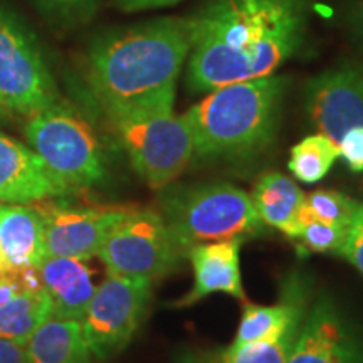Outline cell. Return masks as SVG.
<instances>
[{
  "instance_id": "obj_20",
  "label": "cell",
  "mask_w": 363,
  "mask_h": 363,
  "mask_svg": "<svg viewBox=\"0 0 363 363\" xmlns=\"http://www.w3.org/2000/svg\"><path fill=\"white\" fill-rule=\"evenodd\" d=\"M306 315V313H305ZM305 316L294 320L279 337L244 347H224L214 350H190L180 353L177 363H286L301 330Z\"/></svg>"
},
{
  "instance_id": "obj_9",
  "label": "cell",
  "mask_w": 363,
  "mask_h": 363,
  "mask_svg": "<svg viewBox=\"0 0 363 363\" xmlns=\"http://www.w3.org/2000/svg\"><path fill=\"white\" fill-rule=\"evenodd\" d=\"M152 284L145 278L108 274L96 286L79 321L93 358L108 360L128 347L147 315Z\"/></svg>"
},
{
  "instance_id": "obj_13",
  "label": "cell",
  "mask_w": 363,
  "mask_h": 363,
  "mask_svg": "<svg viewBox=\"0 0 363 363\" xmlns=\"http://www.w3.org/2000/svg\"><path fill=\"white\" fill-rule=\"evenodd\" d=\"M72 192L33 148L0 133V202L34 206Z\"/></svg>"
},
{
  "instance_id": "obj_27",
  "label": "cell",
  "mask_w": 363,
  "mask_h": 363,
  "mask_svg": "<svg viewBox=\"0 0 363 363\" xmlns=\"http://www.w3.org/2000/svg\"><path fill=\"white\" fill-rule=\"evenodd\" d=\"M345 19L355 43L363 49V0H347Z\"/></svg>"
},
{
  "instance_id": "obj_7",
  "label": "cell",
  "mask_w": 363,
  "mask_h": 363,
  "mask_svg": "<svg viewBox=\"0 0 363 363\" xmlns=\"http://www.w3.org/2000/svg\"><path fill=\"white\" fill-rule=\"evenodd\" d=\"M0 101L21 116L52 106L59 99L54 76L38 40L11 12L0 7Z\"/></svg>"
},
{
  "instance_id": "obj_25",
  "label": "cell",
  "mask_w": 363,
  "mask_h": 363,
  "mask_svg": "<svg viewBox=\"0 0 363 363\" xmlns=\"http://www.w3.org/2000/svg\"><path fill=\"white\" fill-rule=\"evenodd\" d=\"M340 157L352 172H363V126L348 130L338 142Z\"/></svg>"
},
{
  "instance_id": "obj_10",
  "label": "cell",
  "mask_w": 363,
  "mask_h": 363,
  "mask_svg": "<svg viewBox=\"0 0 363 363\" xmlns=\"http://www.w3.org/2000/svg\"><path fill=\"white\" fill-rule=\"evenodd\" d=\"M305 106L318 133L337 145L348 130L363 126V62H342L311 78Z\"/></svg>"
},
{
  "instance_id": "obj_23",
  "label": "cell",
  "mask_w": 363,
  "mask_h": 363,
  "mask_svg": "<svg viewBox=\"0 0 363 363\" xmlns=\"http://www.w3.org/2000/svg\"><path fill=\"white\" fill-rule=\"evenodd\" d=\"M350 229L352 227L330 224V222L318 219L306 207L305 201L301 214H299V233L294 240H298L303 251L338 254L340 256Z\"/></svg>"
},
{
  "instance_id": "obj_17",
  "label": "cell",
  "mask_w": 363,
  "mask_h": 363,
  "mask_svg": "<svg viewBox=\"0 0 363 363\" xmlns=\"http://www.w3.org/2000/svg\"><path fill=\"white\" fill-rule=\"evenodd\" d=\"M306 299V284L301 279H289L284 284L283 296L278 305H246L230 347L238 348L279 337L294 320L305 316Z\"/></svg>"
},
{
  "instance_id": "obj_21",
  "label": "cell",
  "mask_w": 363,
  "mask_h": 363,
  "mask_svg": "<svg viewBox=\"0 0 363 363\" xmlns=\"http://www.w3.org/2000/svg\"><path fill=\"white\" fill-rule=\"evenodd\" d=\"M52 316V305L44 288L24 289L6 305H0V340L19 343L27 340Z\"/></svg>"
},
{
  "instance_id": "obj_31",
  "label": "cell",
  "mask_w": 363,
  "mask_h": 363,
  "mask_svg": "<svg viewBox=\"0 0 363 363\" xmlns=\"http://www.w3.org/2000/svg\"><path fill=\"white\" fill-rule=\"evenodd\" d=\"M353 225L362 227V229H363V202L358 203V211L355 214V220H353Z\"/></svg>"
},
{
  "instance_id": "obj_22",
  "label": "cell",
  "mask_w": 363,
  "mask_h": 363,
  "mask_svg": "<svg viewBox=\"0 0 363 363\" xmlns=\"http://www.w3.org/2000/svg\"><path fill=\"white\" fill-rule=\"evenodd\" d=\"M338 157V145L333 140L321 133L310 135L291 148L288 169L303 184H316L328 175Z\"/></svg>"
},
{
  "instance_id": "obj_8",
  "label": "cell",
  "mask_w": 363,
  "mask_h": 363,
  "mask_svg": "<svg viewBox=\"0 0 363 363\" xmlns=\"http://www.w3.org/2000/svg\"><path fill=\"white\" fill-rule=\"evenodd\" d=\"M108 274L155 281L179 266L184 254L165 220L153 211H126L98 251Z\"/></svg>"
},
{
  "instance_id": "obj_28",
  "label": "cell",
  "mask_w": 363,
  "mask_h": 363,
  "mask_svg": "<svg viewBox=\"0 0 363 363\" xmlns=\"http://www.w3.org/2000/svg\"><path fill=\"white\" fill-rule=\"evenodd\" d=\"M182 0H116V6L125 12L147 11V9H160L179 4Z\"/></svg>"
},
{
  "instance_id": "obj_29",
  "label": "cell",
  "mask_w": 363,
  "mask_h": 363,
  "mask_svg": "<svg viewBox=\"0 0 363 363\" xmlns=\"http://www.w3.org/2000/svg\"><path fill=\"white\" fill-rule=\"evenodd\" d=\"M0 363H27L24 347L19 343L0 340Z\"/></svg>"
},
{
  "instance_id": "obj_2",
  "label": "cell",
  "mask_w": 363,
  "mask_h": 363,
  "mask_svg": "<svg viewBox=\"0 0 363 363\" xmlns=\"http://www.w3.org/2000/svg\"><path fill=\"white\" fill-rule=\"evenodd\" d=\"M190 52V19L160 17L101 34L88 51V83L106 115L174 106Z\"/></svg>"
},
{
  "instance_id": "obj_26",
  "label": "cell",
  "mask_w": 363,
  "mask_h": 363,
  "mask_svg": "<svg viewBox=\"0 0 363 363\" xmlns=\"http://www.w3.org/2000/svg\"><path fill=\"white\" fill-rule=\"evenodd\" d=\"M340 256L345 257V259L350 262V264L355 266L357 269L363 274V229L362 227L352 225Z\"/></svg>"
},
{
  "instance_id": "obj_1",
  "label": "cell",
  "mask_w": 363,
  "mask_h": 363,
  "mask_svg": "<svg viewBox=\"0 0 363 363\" xmlns=\"http://www.w3.org/2000/svg\"><path fill=\"white\" fill-rule=\"evenodd\" d=\"M308 19L310 0H211L190 17L189 89L274 74L305 43Z\"/></svg>"
},
{
  "instance_id": "obj_15",
  "label": "cell",
  "mask_w": 363,
  "mask_h": 363,
  "mask_svg": "<svg viewBox=\"0 0 363 363\" xmlns=\"http://www.w3.org/2000/svg\"><path fill=\"white\" fill-rule=\"evenodd\" d=\"M40 283L52 305V318L81 321L96 286L83 259L45 256L38 267Z\"/></svg>"
},
{
  "instance_id": "obj_30",
  "label": "cell",
  "mask_w": 363,
  "mask_h": 363,
  "mask_svg": "<svg viewBox=\"0 0 363 363\" xmlns=\"http://www.w3.org/2000/svg\"><path fill=\"white\" fill-rule=\"evenodd\" d=\"M49 2H52L54 6H59V7L74 9V7H81V6H84V4L91 2V0H49Z\"/></svg>"
},
{
  "instance_id": "obj_19",
  "label": "cell",
  "mask_w": 363,
  "mask_h": 363,
  "mask_svg": "<svg viewBox=\"0 0 363 363\" xmlns=\"http://www.w3.org/2000/svg\"><path fill=\"white\" fill-rule=\"evenodd\" d=\"M27 363H93L78 320L49 318L24 345Z\"/></svg>"
},
{
  "instance_id": "obj_3",
  "label": "cell",
  "mask_w": 363,
  "mask_h": 363,
  "mask_svg": "<svg viewBox=\"0 0 363 363\" xmlns=\"http://www.w3.org/2000/svg\"><path fill=\"white\" fill-rule=\"evenodd\" d=\"M286 76H264L225 84L195 103L184 118L194 136L195 157L202 160H246L274 138Z\"/></svg>"
},
{
  "instance_id": "obj_14",
  "label": "cell",
  "mask_w": 363,
  "mask_h": 363,
  "mask_svg": "<svg viewBox=\"0 0 363 363\" xmlns=\"http://www.w3.org/2000/svg\"><path fill=\"white\" fill-rule=\"evenodd\" d=\"M244 239L214 240V242L195 244L185 251L187 259L192 262L194 286L192 289L175 301V308H187L207 298L208 294L224 293L246 299L242 281H240L239 254Z\"/></svg>"
},
{
  "instance_id": "obj_11",
  "label": "cell",
  "mask_w": 363,
  "mask_h": 363,
  "mask_svg": "<svg viewBox=\"0 0 363 363\" xmlns=\"http://www.w3.org/2000/svg\"><path fill=\"white\" fill-rule=\"evenodd\" d=\"M44 222L45 254L88 261L98 256L99 247L126 211L72 206L59 199L40 202Z\"/></svg>"
},
{
  "instance_id": "obj_24",
  "label": "cell",
  "mask_w": 363,
  "mask_h": 363,
  "mask_svg": "<svg viewBox=\"0 0 363 363\" xmlns=\"http://www.w3.org/2000/svg\"><path fill=\"white\" fill-rule=\"evenodd\" d=\"M358 203L360 202L353 201L348 195L337 192V190L321 189L306 195V207L310 208L313 216L325 222H330V224L345 227L353 225Z\"/></svg>"
},
{
  "instance_id": "obj_6",
  "label": "cell",
  "mask_w": 363,
  "mask_h": 363,
  "mask_svg": "<svg viewBox=\"0 0 363 363\" xmlns=\"http://www.w3.org/2000/svg\"><path fill=\"white\" fill-rule=\"evenodd\" d=\"M24 133L49 170L74 190L94 187L106 177L96 133L78 111L62 101L27 116Z\"/></svg>"
},
{
  "instance_id": "obj_4",
  "label": "cell",
  "mask_w": 363,
  "mask_h": 363,
  "mask_svg": "<svg viewBox=\"0 0 363 363\" xmlns=\"http://www.w3.org/2000/svg\"><path fill=\"white\" fill-rule=\"evenodd\" d=\"M160 203L162 219L184 256L195 244L246 239L264 230L251 195L225 182L165 187Z\"/></svg>"
},
{
  "instance_id": "obj_5",
  "label": "cell",
  "mask_w": 363,
  "mask_h": 363,
  "mask_svg": "<svg viewBox=\"0 0 363 363\" xmlns=\"http://www.w3.org/2000/svg\"><path fill=\"white\" fill-rule=\"evenodd\" d=\"M131 165L152 189H165L195 157L194 136L174 106L138 108L106 115Z\"/></svg>"
},
{
  "instance_id": "obj_33",
  "label": "cell",
  "mask_w": 363,
  "mask_h": 363,
  "mask_svg": "<svg viewBox=\"0 0 363 363\" xmlns=\"http://www.w3.org/2000/svg\"><path fill=\"white\" fill-rule=\"evenodd\" d=\"M6 113H7V110H6V106H4L2 104V101H0V121L4 120V118H6Z\"/></svg>"
},
{
  "instance_id": "obj_12",
  "label": "cell",
  "mask_w": 363,
  "mask_h": 363,
  "mask_svg": "<svg viewBox=\"0 0 363 363\" xmlns=\"http://www.w3.org/2000/svg\"><path fill=\"white\" fill-rule=\"evenodd\" d=\"M286 363H363V333L333 298L323 294L306 310Z\"/></svg>"
},
{
  "instance_id": "obj_18",
  "label": "cell",
  "mask_w": 363,
  "mask_h": 363,
  "mask_svg": "<svg viewBox=\"0 0 363 363\" xmlns=\"http://www.w3.org/2000/svg\"><path fill=\"white\" fill-rule=\"evenodd\" d=\"M251 201L264 225L274 227L291 239L298 238L306 194L293 179L279 172H267L254 185Z\"/></svg>"
},
{
  "instance_id": "obj_16",
  "label": "cell",
  "mask_w": 363,
  "mask_h": 363,
  "mask_svg": "<svg viewBox=\"0 0 363 363\" xmlns=\"http://www.w3.org/2000/svg\"><path fill=\"white\" fill-rule=\"evenodd\" d=\"M0 247L7 272L34 269L45 259L44 222L35 203L0 202Z\"/></svg>"
},
{
  "instance_id": "obj_32",
  "label": "cell",
  "mask_w": 363,
  "mask_h": 363,
  "mask_svg": "<svg viewBox=\"0 0 363 363\" xmlns=\"http://www.w3.org/2000/svg\"><path fill=\"white\" fill-rule=\"evenodd\" d=\"M4 272H7V264H6V257H4L2 247H0V276H2Z\"/></svg>"
}]
</instances>
